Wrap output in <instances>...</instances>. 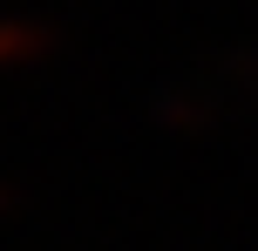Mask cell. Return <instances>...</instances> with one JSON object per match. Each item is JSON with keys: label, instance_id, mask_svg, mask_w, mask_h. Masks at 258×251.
Returning <instances> with one entry per match:
<instances>
[{"label": "cell", "instance_id": "obj_1", "mask_svg": "<svg viewBox=\"0 0 258 251\" xmlns=\"http://www.w3.org/2000/svg\"><path fill=\"white\" fill-rule=\"evenodd\" d=\"M54 27L34 21V14H0V68H34L54 54Z\"/></svg>", "mask_w": 258, "mask_h": 251}, {"label": "cell", "instance_id": "obj_2", "mask_svg": "<svg viewBox=\"0 0 258 251\" xmlns=\"http://www.w3.org/2000/svg\"><path fill=\"white\" fill-rule=\"evenodd\" d=\"M156 122H163V129H183V136H204L218 116H211V102L197 89H170L163 102H156Z\"/></svg>", "mask_w": 258, "mask_h": 251}, {"label": "cell", "instance_id": "obj_3", "mask_svg": "<svg viewBox=\"0 0 258 251\" xmlns=\"http://www.w3.org/2000/svg\"><path fill=\"white\" fill-rule=\"evenodd\" d=\"M238 75H245V81H251V95H258V54H251V61H238Z\"/></svg>", "mask_w": 258, "mask_h": 251}, {"label": "cell", "instance_id": "obj_4", "mask_svg": "<svg viewBox=\"0 0 258 251\" xmlns=\"http://www.w3.org/2000/svg\"><path fill=\"white\" fill-rule=\"evenodd\" d=\"M14 211V184H0V217H7Z\"/></svg>", "mask_w": 258, "mask_h": 251}]
</instances>
